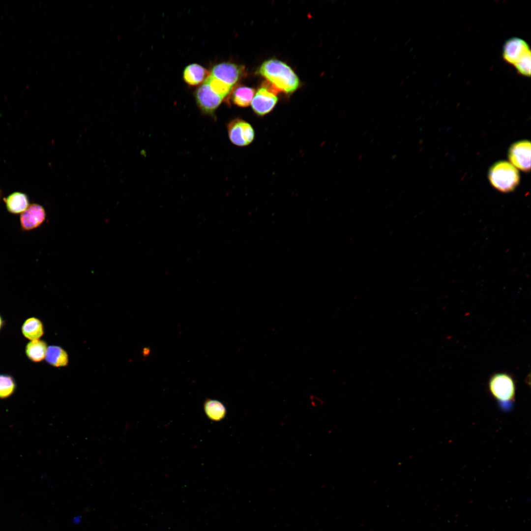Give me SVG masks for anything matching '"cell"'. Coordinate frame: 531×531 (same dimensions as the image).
<instances>
[{
    "instance_id": "20",
    "label": "cell",
    "mask_w": 531,
    "mask_h": 531,
    "mask_svg": "<svg viewBox=\"0 0 531 531\" xmlns=\"http://www.w3.org/2000/svg\"><path fill=\"white\" fill-rule=\"evenodd\" d=\"M1 324H2V320H1V318L0 317V328L1 327Z\"/></svg>"
},
{
    "instance_id": "15",
    "label": "cell",
    "mask_w": 531,
    "mask_h": 531,
    "mask_svg": "<svg viewBox=\"0 0 531 531\" xmlns=\"http://www.w3.org/2000/svg\"><path fill=\"white\" fill-rule=\"evenodd\" d=\"M22 332L26 338L31 341L38 340L44 333L42 324L36 318H30L24 323Z\"/></svg>"
},
{
    "instance_id": "21",
    "label": "cell",
    "mask_w": 531,
    "mask_h": 531,
    "mask_svg": "<svg viewBox=\"0 0 531 531\" xmlns=\"http://www.w3.org/2000/svg\"><path fill=\"white\" fill-rule=\"evenodd\" d=\"M1 196V191L0 190V199Z\"/></svg>"
},
{
    "instance_id": "2",
    "label": "cell",
    "mask_w": 531,
    "mask_h": 531,
    "mask_svg": "<svg viewBox=\"0 0 531 531\" xmlns=\"http://www.w3.org/2000/svg\"><path fill=\"white\" fill-rule=\"evenodd\" d=\"M488 389L501 409L508 411L512 408L515 400L516 384L511 375L504 372L493 374L488 381Z\"/></svg>"
},
{
    "instance_id": "8",
    "label": "cell",
    "mask_w": 531,
    "mask_h": 531,
    "mask_svg": "<svg viewBox=\"0 0 531 531\" xmlns=\"http://www.w3.org/2000/svg\"><path fill=\"white\" fill-rule=\"evenodd\" d=\"M277 101L276 90L273 88L263 86L254 94L251 104L255 113L264 116L273 109Z\"/></svg>"
},
{
    "instance_id": "5",
    "label": "cell",
    "mask_w": 531,
    "mask_h": 531,
    "mask_svg": "<svg viewBox=\"0 0 531 531\" xmlns=\"http://www.w3.org/2000/svg\"><path fill=\"white\" fill-rule=\"evenodd\" d=\"M228 136L231 142L237 146H246L252 143L255 136L250 124L240 118L231 121L227 125Z\"/></svg>"
},
{
    "instance_id": "16",
    "label": "cell",
    "mask_w": 531,
    "mask_h": 531,
    "mask_svg": "<svg viewBox=\"0 0 531 531\" xmlns=\"http://www.w3.org/2000/svg\"><path fill=\"white\" fill-rule=\"evenodd\" d=\"M47 348V345L44 341L33 340L27 345L26 352L31 360L39 362L45 358Z\"/></svg>"
},
{
    "instance_id": "17",
    "label": "cell",
    "mask_w": 531,
    "mask_h": 531,
    "mask_svg": "<svg viewBox=\"0 0 531 531\" xmlns=\"http://www.w3.org/2000/svg\"><path fill=\"white\" fill-rule=\"evenodd\" d=\"M205 411L211 419L218 421L222 419L226 414V408L219 401L208 400L205 403Z\"/></svg>"
},
{
    "instance_id": "11",
    "label": "cell",
    "mask_w": 531,
    "mask_h": 531,
    "mask_svg": "<svg viewBox=\"0 0 531 531\" xmlns=\"http://www.w3.org/2000/svg\"><path fill=\"white\" fill-rule=\"evenodd\" d=\"M3 200L7 210L12 214L22 213L30 206L28 196L25 193L21 192H13Z\"/></svg>"
},
{
    "instance_id": "13",
    "label": "cell",
    "mask_w": 531,
    "mask_h": 531,
    "mask_svg": "<svg viewBox=\"0 0 531 531\" xmlns=\"http://www.w3.org/2000/svg\"><path fill=\"white\" fill-rule=\"evenodd\" d=\"M231 93L232 102L235 105L246 107L251 103L255 90L250 87L239 86L235 88Z\"/></svg>"
},
{
    "instance_id": "7",
    "label": "cell",
    "mask_w": 531,
    "mask_h": 531,
    "mask_svg": "<svg viewBox=\"0 0 531 531\" xmlns=\"http://www.w3.org/2000/svg\"><path fill=\"white\" fill-rule=\"evenodd\" d=\"M195 97L201 110L205 114L210 115L213 114L224 99L213 91L205 82L196 89Z\"/></svg>"
},
{
    "instance_id": "12",
    "label": "cell",
    "mask_w": 531,
    "mask_h": 531,
    "mask_svg": "<svg viewBox=\"0 0 531 531\" xmlns=\"http://www.w3.org/2000/svg\"><path fill=\"white\" fill-rule=\"evenodd\" d=\"M210 73L202 66L193 63L187 66L183 72V78L190 86H196L204 82Z\"/></svg>"
},
{
    "instance_id": "9",
    "label": "cell",
    "mask_w": 531,
    "mask_h": 531,
    "mask_svg": "<svg viewBox=\"0 0 531 531\" xmlns=\"http://www.w3.org/2000/svg\"><path fill=\"white\" fill-rule=\"evenodd\" d=\"M531 143L522 141L513 144L508 151V158L511 164L527 172L531 169Z\"/></svg>"
},
{
    "instance_id": "3",
    "label": "cell",
    "mask_w": 531,
    "mask_h": 531,
    "mask_svg": "<svg viewBox=\"0 0 531 531\" xmlns=\"http://www.w3.org/2000/svg\"><path fill=\"white\" fill-rule=\"evenodd\" d=\"M488 177L492 185L502 192L514 190L520 180L518 170L506 161L498 162L493 165L489 170Z\"/></svg>"
},
{
    "instance_id": "4",
    "label": "cell",
    "mask_w": 531,
    "mask_h": 531,
    "mask_svg": "<svg viewBox=\"0 0 531 531\" xmlns=\"http://www.w3.org/2000/svg\"><path fill=\"white\" fill-rule=\"evenodd\" d=\"M529 57H531V50L524 40L518 37H512L505 42L502 49V57L509 64L515 66Z\"/></svg>"
},
{
    "instance_id": "6",
    "label": "cell",
    "mask_w": 531,
    "mask_h": 531,
    "mask_svg": "<svg viewBox=\"0 0 531 531\" xmlns=\"http://www.w3.org/2000/svg\"><path fill=\"white\" fill-rule=\"evenodd\" d=\"M210 74L232 88L245 75L243 65L224 62L212 67Z\"/></svg>"
},
{
    "instance_id": "10",
    "label": "cell",
    "mask_w": 531,
    "mask_h": 531,
    "mask_svg": "<svg viewBox=\"0 0 531 531\" xmlns=\"http://www.w3.org/2000/svg\"><path fill=\"white\" fill-rule=\"evenodd\" d=\"M46 218V212L44 207L37 204H32L20 215V224L22 228L30 231L38 227Z\"/></svg>"
},
{
    "instance_id": "14",
    "label": "cell",
    "mask_w": 531,
    "mask_h": 531,
    "mask_svg": "<svg viewBox=\"0 0 531 531\" xmlns=\"http://www.w3.org/2000/svg\"><path fill=\"white\" fill-rule=\"evenodd\" d=\"M45 358L50 364L57 367L65 366L68 363V355L66 352L57 346L48 347Z\"/></svg>"
},
{
    "instance_id": "18",
    "label": "cell",
    "mask_w": 531,
    "mask_h": 531,
    "mask_svg": "<svg viewBox=\"0 0 531 531\" xmlns=\"http://www.w3.org/2000/svg\"><path fill=\"white\" fill-rule=\"evenodd\" d=\"M204 82L209 86L213 91L224 98L231 92L232 89L231 87L212 76L210 74Z\"/></svg>"
},
{
    "instance_id": "1",
    "label": "cell",
    "mask_w": 531,
    "mask_h": 531,
    "mask_svg": "<svg viewBox=\"0 0 531 531\" xmlns=\"http://www.w3.org/2000/svg\"><path fill=\"white\" fill-rule=\"evenodd\" d=\"M258 73L265 78L275 89L286 93L295 91L298 87V77L286 63L276 59L264 61Z\"/></svg>"
},
{
    "instance_id": "19",
    "label": "cell",
    "mask_w": 531,
    "mask_h": 531,
    "mask_svg": "<svg viewBox=\"0 0 531 531\" xmlns=\"http://www.w3.org/2000/svg\"><path fill=\"white\" fill-rule=\"evenodd\" d=\"M15 384L12 379L8 376L0 375V397H6L13 391Z\"/></svg>"
}]
</instances>
